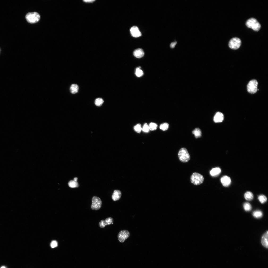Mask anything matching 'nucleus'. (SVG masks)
I'll return each mask as SVG.
<instances>
[{
    "mask_svg": "<svg viewBox=\"0 0 268 268\" xmlns=\"http://www.w3.org/2000/svg\"><path fill=\"white\" fill-rule=\"evenodd\" d=\"M178 157L180 161L183 163L188 162L191 158L187 150L184 148L179 150L178 153Z\"/></svg>",
    "mask_w": 268,
    "mask_h": 268,
    "instance_id": "nucleus-1",
    "label": "nucleus"
},
{
    "mask_svg": "<svg viewBox=\"0 0 268 268\" xmlns=\"http://www.w3.org/2000/svg\"><path fill=\"white\" fill-rule=\"evenodd\" d=\"M246 25L248 28H251L256 31H259L261 27L260 24L256 19L254 18L248 19L246 22Z\"/></svg>",
    "mask_w": 268,
    "mask_h": 268,
    "instance_id": "nucleus-2",
    "label": "nucleus"
},
{
    "mask_svg": "<svg viewBox=\"0 0 268 268\" xmlns=\"http://www.w3.org/2000/svg\"><path fill=\"white\" fill-rule=\"evenodd\" d=\"M191 180L192 183L197 186L203 183L204 181V178L201 174L197 173H194L191 176Z\"/></svg>",
    "mask_w": 268,
    "mask_h": 268,
    "instance_id": "nucleus-3",
    "label": "nucleus"
},
{
    "mask_svg": "<svg viewBox=\"0 0 268 268\" xmlns=\"http://www.w3.org/2000/svg\"><path fill=\"white\" fill-rule=\"evenodd\" d=\"M26 18L27 21L30 23H35L40 20V16L36 12L29 13H27L26 16Z\"/></svg>",
    "mask_w": 268,
    "mask_h": 268,
    "instance_id": "nucleus-4",
    "label": "nucleus"
},
{
    "mask_svg": "<svg viewBox=\"0 0 268 268\" xmlns=\"http://www.w3.org/2000/svg\"><path fill=\"white\" fill-rule=\"evenodd\" d=\"M258 82L255 80H253L250 81L248 84L247 86L248 91L251 94H254L257 91Z\"/></svg>",
    "mask_w": 268,
    "mask_h": 268,
    "instance_id": "nucleus-5",
    "label": "nucleus"
},
{
    "mask_svg": "<svg viewBox=\"0 0 268 268\" xmlns=\"http://www.w3.org/2000/svg\"><path fill=\"white\" fill-rule=\"evenodd\" d=\"M241 42L239 38H234L231 39L229 43V46L232 49L237 50L241 46Z\"/></svg>",
    "mask_w": 268,
    "mask_h": 268,
    "instance_id": "nucleus-6",
    "label": "nucleus"
},
{
    "mask_svg": "<svg viewBox=\"0 0 268 268\" xmlns=\"http://www.w3.org/2000/svg\"><path fill=\"white\" fill-rule=\"evenodd\" d=\"M92 202L91 208L93 210H98L101 207L102 202L99 197H94L92 199Z\"/></svg>",
    "mask_w": 268,
    "mask_h": 268,
    "instance_id": "nucleus-7",
    "label": "nucleus"
},
{
    "mask_svg": "<svg viewBox=\"0 0 268 268\" xmlns=\"http://www.w3.org/2000/svg\"><path fill=\"white\" fill-rule=\"evenodd\" d=\"M130 233L128 230H124L121 231L118 234V237L119 241L121 242H124L125 240L129 237Z\"/></svg>",
    "mask_w": 268,
    "mask_h": 268,
    "instance_id": "nucleus-8",
    "label": "nucleus"
},
{
    "mask_svg": "<svg viewBox=\"0 0 268 268\" xmlns=\"http://www.w3.org/2000/svg\"><path fill=\"white\" fill-rule=\"evenodd\" d=\"M113 218L111 217H109L106 218L105 221L101 220L99 222V225L100 228H103L106 225L113 224Z\"/></svg>",
    "mask_w": 268,
    "mask_h": 268,
    "instance_id": "nucleus-9",
    "label": "nucleus"
},
{
    "mask_svg": "<svg viewBox=\"0 0 268 268\" xmlns=\"http://www.w3.org/2000/svg\"><path fill=\"white\" fill-rule=\"evenodd\" d=\"M130 31L131 34L133 37L137 38L142 35V33L137 26H133L131 28Z\"/></svg>",
    "mask_w": 268,
    "mask_h": 268,
    "instance_id": "nucleus-10",
    "label": "nucleus"
},
{
    "mask_svg": "<svg viewBox=\"0 0 268 268\" xmlns=\"http://www.w3.org/2000/svg\"><path fill=\"white\" fill-rule=\"evenodd\" d=\"M224 119V116L223 114L220 112H217L213 118V121L216 123H220L222 122Z\"/></svg>",
    "mask_w": 268,
    "mask_h": 268,
    "instance_id": "nucleus-11",
    "label": "nucleus"
},
{
    "mask_svg": "<svg viewBox=\"0 0 268 268\" xmlns=\"http://www.w3.org/2000/svg\"><path fill=\"white\" fill-rule=\"evenodd\" d=\"M221 181L223 186L225 187L229 186L231 182L230 178L227 176L222 177L221 179Z\"/></svg>",
    "mask_w": 268,
    "mask_h": 268,
    "instance_id": "nucleus-12",
    "label": "nucleus"
},
{
    "mask_svg": "<svg viewBox=\"0 0 268 268\" xmlns=\"http://www.w3.org/2000/svg\"><path fill=\"white\" fill-rule=\"evenodd\" d=\"M268 232L267 231L262 236L261 240L263 246L267 248L268 247Z\"/></svg>",
    "mask_w": 268,
    "mask_h": 268,
    "instance_id": "nucleus-13",
    "label": "nucleus"
},
{
    "mask_svg": "<svg viewBox=\"0 0 268 268\" xmlns=\"http://www.w3.org/2000/svg\"><path fill=\"white\" fill-rule=\"evenodd\" d=\"M134 55L136 57L140 58L143 57L144 55V52L143 50L141 48L135 50L133 52Z\"/></svg>",
    "mask_w": 268,
    "mask_h": 268,
    "instance_id": "nucleus-14",
    "label": "nucleus"
},
{
    "mask_svg": "<svg viewBox=\"0 0 268 268\" xmlns=\"http://www.w3.org/2000/svg\"><path fill=\"white\" fill-rule=\"evenodd\" d=\"M121 196V191L119 190H115L112 196V198L113 201H116L120 199Z\"/></svg>",
    "mask_w": 268,
    "mask_h": 268,
    "instance_id": "nucleus-15",
    "label": "nucleus"
},
{
    "mask_svg": "<svg viewBox=\"0 0 268 268\" xmlns=\"http://www.w3.org/2000/svg\"><path fill=\"white\" fill-rule=\"evenodd\" d=\"M79 90V86L76 84H74L72 85L70 87V92L72 94H75L77 93Z\"/></svg>",
    "mask_w": 268,
    "mask_h": 268,
    "instance_id": "nucleus-16",
    "label": "nucleus"
},
{
    "mask_svg": "<svg viewBox=\"0 0 268 268\" xmlns=\"http://www.w3.org/2000/svg\"><path fill=\"white\" fill-rule=\"evenodd\" d=\"M221 172V169L219 168H213L210 172V174L212 176H217L220 174Z\"/></svg>",
    "mask_w": 268,
    "mask_h": 268,
    "instance_id": "nucleus-17",
    "label": "nucleus"
},
{
    "mask_svg": "<svg viewBox=\"0 0 268 268\" xmlns=\"http://www.w3.org/2000/svg\"><path fill=\"white\" fill-rule=\"evenodd\" d=\"M192 133L194 135L196 138L200 137L201 136V132L200 129L196 128L192 131Z\"/></svg>",
    "mask_w": 268,
    "mask_h": 268,
    "instance_id": "nucleus-18",
    "label": "nucleus"
},
{
    "mask_svg": "<svg viewBox=\"0 0 268 268\" xmlns=\"http://www.w3.org/2000/svg\"><path fill=\"white\" fill-rule=\"evenodd\" d=\"M244 197L246 200L251 201L253 199V195L252 193L250 191H247L244 195Z\"/></svg>",
    "mask_w": 268,
    "mask_h": 268,
    "instance_id": "nucleus-19",
    "label": "nucleus"
},
{
    "mask_svg": "<svg viewBox=\"0 0 268 268\" xmlns=\"http://www.w3.org/2000/svg\"><path fill=\"white\" fill-rule=\"evenodd\" d=\"M253 215L255 217L257 218H261L263 216L262 212L260 210H256L253 212Z\"/></svg>",
    "mask_w": 268,
    "mask_h": 268,
    "instance_id": "nucleus-20",
    "label": "nucleus"
},
{
    "mask_svg": "<svg viewBox=\"0 0 268 268\" xmlns=\"http://www.w3.org/2000/svg\"><path fill=\"white\" fill-rule=\"evenodd\" d=\"M68 185L70 187L72 188L77 187L79 186L78 183L74 180L70 181L68 183Z\"/></svg>",
    "mask_w": 268,
    "mask_h": 268,
    "instance_id": "nucleus-21",
    "label": "nucleus"
},
{
    "mask_svg": "<svg viewBox=\"0 0 268 268\" xmlns=\"http://www.w3.org/2000/svg\"><path fill=\"white\" fill-rule=\"evenodd\" d=\"M243 207L245 210L247 212L251 211L252 209V207L251 204L248 202L245 203L243 204Z\"/></svg>",
    "mask_w": 268,
    "mask_h": 268,
    "instance_id": "nucleus-22",
    "label": "nucleus"
},
{
    "mask_svg": "<svg viewBox=\"0 0 268 268\" xmlns=\"http://www.w3.org/2000/svg\"><path fill=\"white\" fill-rule=\"evenodd\" d=\"M104 102V101L103 99L101 98H98L95 100V105L97 106H101L103 104Z\"/></svg>",
    "mask_w": 268,
    "mask_h": 268,
    "instance_id": "nucleus-23",
    "label": "nucleus"
},
{
    "mask_svg": "<svg viewBox=\"0 0 268 268\" xmlns=\"http://www.w3.org/2000/svg\"><path fill=\"white\" fill-rule=\"evenodd\" d=\"M158 125L157 124L153 123H150L149 125L150 130L152 131L156 130L157 128Z\"/></svg>",
    "mask_w": 268,
    "mask_h": 268,
    "instance_id": "nucleus-24",
    "label": "nucleus"
},
{
    "mask_svg": "<svg viewBox=\"0 0 268 268\" xmlns=\"http://www.w3.org/2000/svg\"><path fill=\"white\" fill-rule=\"evenodd\" d=\"M259 201L262 204H264L266 202L267 200L266 197L263 195H260L258 197Z\"/></svg>",
    "mask_w": 268,
    "mask_h": 268,
    "instance_id": "nucleus-25",
    "label": "nucleus"
},
{
    "mask_svg": "<svg viewBox=\"0 0 268 268\" xmlns=\"http://www.w3.org/2000/svg\"><path fill=\"white\" fill-rule=\"evenodd\" d=\"M169 126V124L167 123H165L161 124L160 126V128L163 131H166L168 129Z\"/></svg>",
    "mask_w": 268,
    "mask_h": 268,
    "instance_id": "nucleus-26",
    "label": "nucleus"
},
{
    "mask_svg": "<svg viewBox=\"0 0 268 268\" xmlns=\"http://www.w3.org/2000/svg\"><path fill=\"white\" fill-rule=\"evenodd\" d=\"M134 129L135 131L138 133H140L142 128H141V125L140 124H138L135 126L134 127Z\"/></svg>",
    "mask_w": 268,
    "mask_h": 268,
    "instance_id": "nucleus-27",
    "label": "nucleus"
},
{
    "mask_svg": "<svg viewBox=\"0 0 268 268\" xmlns=\"http://www.w3.org/2000/svg\"><path fill=\"white\" fill-rule=\"evenodd\" d=\"M135 74L137 77H142L143 75L142 71L140 70L139 68H137L136 69Z\"/></svg>",
    "mask_w": 268,
    "mask_h": 268,
    "instance_id": "nucleus-28",
    "label": "nucleus"
},
{
    "mask_svg": "<svg viewBox=\"0 0 268 268\" xmlns=\"http://www.w3.org/2000/svg\"><path fill=\"white\" fill-rule=\"evenodd\" d=\"M142 130L145 133H148L149 132L150 130L149 125L147 123H145Z\"/></svg>",
    "mask_w": 268,
    "mask_h": 268,
    "instance_id": "nucleus-29",
    "label": "nucleus"
},
{
    "mask_svg": "<svg viewBox=\"0 0 268 268\" xmlns=\"http://www.w3.org/2000/svg\"><path fill=\"white\" fill-rule=\"evenodd\" d=\"M50 246L52 248L56 247L58 246L57 242L56 241H53L51 243Z\"/></svg>",
    "mask_w": 268,
    "mask_h": 268,
    "instance_id": "nucleus-30",
    "label": "nucleus"
},
{
    "mask_svg": "<svg viewBox=\"0 0 268 268\" xmlns=\"http://www.w3.org/2000/svg\"><path fill=\"white\" fill-rule=\"evenodd\" d=\"M178 42L176 40H174V41L173 42H172L170 43V48L173 49L174 48L175 46L177 45Z\"/></svg>",
    "mask_w": 268,
    "mask_h": 268,
    "instance_id": "nucleus-31",
    "label": "nucleus"
},
{
    "mask_svg": "<svg viewBox=\"0 0 268 268\" xmlns=\"http://www.w3.org/2000/svg\"><path fill=\"white\" fill-rule=\"evenodd\" d=\"M83 1L84 2L86 3H93L95 1V0H84Z\"/></svg>",
    "mask_w": 268,
    "mask_h": 268,
    "instance_id": "nucleus-32",
    "label": "nucleus"
},
{
    "mask_svg": "<svg viewBox=\"0 0 268 268\" xmlns=\"http://www.w3.org/2000/svg\"><path fill=\"white\" fill-rule=\"evenodd\" d=\"M77 179L78 178H75L74 179V180L76 182H77Z\"/></svg>",
    "mask_w": 268,
    "mask_h": 268,
    "instance_id": "nucleus-33",
    "label": "nucleus"
},
{
    "mask_svg": "<svg viewBox=\"0 0 268 268\" xmlns=\"http://www.w3.org/2000/svg\"><path fill=\"white\" fill-rule=\"evenodd\" d=\"M0 268H6L5 267H4V266H2V267H1Z\"/></svg>",
    "mask_w": 268,
    "mask_h": 268,
    "instance_id": "nucleus-34",
    "label": "nucleus"
}]
</instances>
